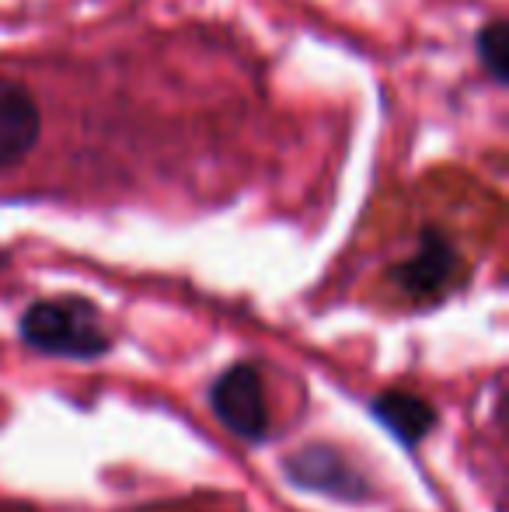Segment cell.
Segmentation results:
<instances>
[{
	"instance_id": "obj_1",
	"label": "cell",
	"mask_w": 509,
	"mask_h": 512,
	"mask_svg": "<svg viewBox=\"0 0 509 512\" xmlns=\"http://www.w3.org/2000/svg\"><path fill=\"white\" fill-rule=\"evenodd\" d=\"M18 335L28 349L53 359H70V363H95L109 356L116 345L102 321V310L77 293L28 304L18 317Z\"/></svg>"
},
{
	"instance_id": "obj_2",
	"label": "cell",
	"mask_w": 509,
	"mask_h": 512,
	"mask_svg": "<svg viewBox=\"0 0 509 512\" xmlns=\"http://www.w3.org/2000/svg\"><path fill=\"white\" fill-rule=\"evenodd\" d=\"M461 269L464 262L454 237L436 223H426L415 234V248L387 269V279L405 300L426 304V300L443 297L454 286V279L461 276Z\"/></svg>"
},
{
	"instance_id": "obj_3",
	"label": "cell",
	"mask_w": 509,
	"mask_h": 512,
	"mask_svg": "<svg viewBox=\"0 0 509 512\" xmlns=\"http://www.w3.org/2000/svg\"><path fill=\"white\" fill-rule=\"evenodd\" d=\"M206 401H210V411L231 436L245 439V443H262L269 436L272 415L269 398H265L262 370L255 363H248V359L224 366L213 377Z\"/></svg>"
},
{
	"instance_id": "obj_4",
	"label": "cell",
	"mask_w": 509,
	"mask_h": 512,
	"mask_svg": "<svg viewBox=\"0 0 509 512\" xmlns=\"http://www.w3.org/2000/svg\"><path fill=\"white\" fill-rule=\"evenodd\" d=\"M283 474L293 488L300 492L325 495L335 502H349V506H360L370 499V481L353 460L342 450H335L332 443H311L300 446L297 453L283 460Z\"/></svg>"
},
{
	"instance_id": "obj_5",
	"label": "cell",
	"mask_w": 509,
	"mask_h": 512,
	"mask_svg": "<svg viewBox=\"0 0 509 512\" xmlns=\"http://www.w3.org/2000/svg\"><path fill=\"white\" fill-rule=\"evenodd\" d=\"M42 136V105L25 81L0 74V171L21 164Z\"/></svg>"
},
{
	"instance_id": "obj_6",
	"label": "cell",
	"mask_w": 509,
	"mask_h": 512,
	"mask_svg": "<svg viewBox=\"0 0 509 512\" xmlns=\"http://www.w3.org/2000/svg\"><path fill=\"white\" fill-rule=\"evenodd\" d=\"M370 415H374L405 450H415V446L436 429V422H440L436 408L429 405L422 394L398 391V387L377 394V398L370 401Z\"/></svg>"
},
{
	"instance_id": "obj_7",
	"label": "cell",
	"mask_w": 509,
	"mask_h": 512,
	"mask_svg": "<svg viewBox=\"0 0 509 512\" xmlns=\"http://www.w3.org/2000/svg\"><path fill=\"white\" fill-rule=\"evenodd\" d=\"M475 60L482 74L489 77L496 88H506L509 81V25L506 18H489L475 32Z\"/></svg>"
},
{
	"instance_id": "obj_8",
	"label": "cell",
	"mask_w": 509,
	"mask_h": 512,
	"mask_svg": "<svg viewBox=\"0 0 509 512\" xmlns=\"http://www.w3.org/2000/svg\"><path fill=\"white\" fill-rule=\"evenodd\" d=\"M4 265H7V255H4V248H0V272H4Z\"/></svg>"
}]
</instances>
